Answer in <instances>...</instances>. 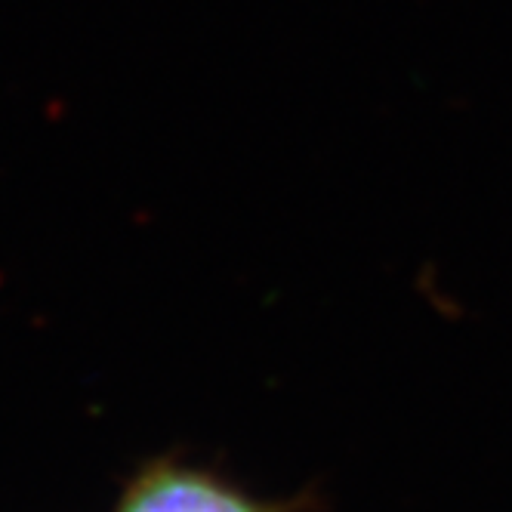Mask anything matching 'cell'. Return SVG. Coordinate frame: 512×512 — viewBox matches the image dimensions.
<instances>
[{"mask_svg": "<svg viewBox=\"0 0 512 512\" xmlns=\"http://www.w3.org/2000/svg\"><path fill=\"white\" fill-rule=\"evenodd\" d=\"M118 512H256V506L192 469H158L127 494Z\"/></svg>", "mask_w": 512, "mask_h": 512, "instance_id": "obj_1", "label": "cell"}]
</instances>
